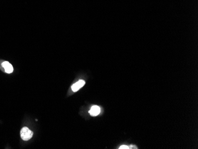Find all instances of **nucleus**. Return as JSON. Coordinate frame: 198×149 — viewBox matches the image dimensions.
<instances>
[{"label": "nucleus", "mask_w": 198, "mask_h": 149, "mask_svg": "<svg viewBox=\"0 0 198 149\" xmlns=\"http://www.w3.org/2000/svg\"><path fill=\"white\" fill-rule=\"evenodd\" d=\"M2 66L4 68L5 71H6L7 73L10 74L13 73V67L12 65H11L10 63H8L7 61L3 62L2 63Z\"/></svg>", "instance_id": "obj_3"}, {"label": "nucleus", "mask_w": 198, "mask_h": 149, "mask_svg": "<svg viewBox=\"0 0 198 149\" xmlns=\"http://www.w3.org/2000/svg\"><path fill=\"white\" fill-rule=\"evenodd\" d=\"M85 84V81H84V80H79L78 82H77L76 83L74 84L73 86H72L71 87L72 90L74 92L78 91V90L80 89V88H81Z\"/></svg>", "instance_id": "obj_2"}, {"label": "nucleus", "mask_w": 198, "mask_h": 149, "mask_svg": "<svg viewBox=\"0 0 198 149\" xmlns=\"http://www.w3.org/2000/svg\"><path fill=\"white\" fill-rule=\"evenodd\" d=\"M33 133L28 129L27 127H23L20 132L21 138L24 141H27L33 137Z\"/></svg>", "instance_id": "obj_1"}, {"label": "nucleus", "mask_w": 198, "mask_h": 149, "mask_svg": "<svg viewBox=\"0 0 198 149\" xmlns=\"http://www.w3.org/2000/svg\"><path fill=\"white\" fill-rule=\"evenodd\" d=\"M100 112V108L98 106H93L91 107V109L89 111L90 114L93 116H95L98 115Z\"/></svg>", "instance_id": "obj_4"}, {"label": "nucleus", "mask_w": 198, "mask_h": 149, "mask_svg": "<svg viewBox=\"0 0 198 149\" xmlns=\"http://www.w3.org/2000/svg\"><path fill=\"white\" fill-rule=\"evenodd\" d=\"M119 148H120V149H127V148H129V147L128 146H127V145H122V146H120Z\"/></svg>", "instance_id": "obj_5"}]
</instances>
